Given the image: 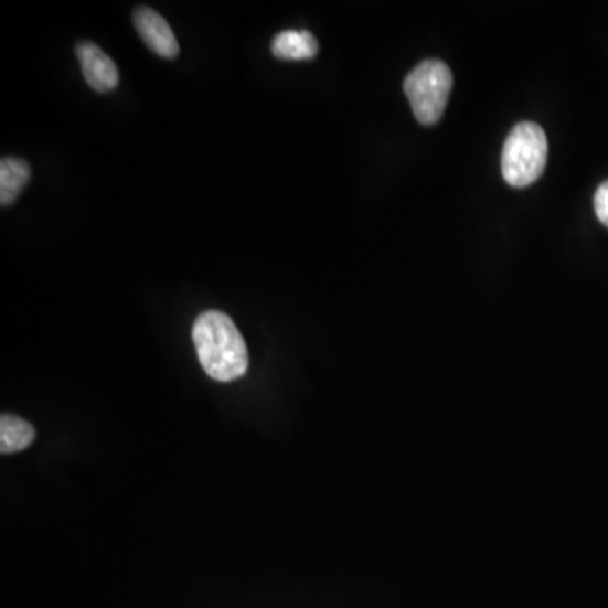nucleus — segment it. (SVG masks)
Here are the masks:
<instances>
[{
    "label": "nucleus",
    "instance_id": "nucleus-6",
    "mask_svg": "<svg viewBox=\"0 0 608 608\" xmlns=\"http://www.w3.org/2000/svg\"><path fill=\"white\" fill-rule=\"evenodd\" d=\"M270 50L278 60L305 62L317 56L320 44L310 31H282L274 38Z\"/></svg>",
    "mask_w": 608,
    "mask_h": 608
},
{
    "label": "nucleus",
    "instance_id": "nucleus-2",
    "mask_svg": "<svg viewBox=\"0 0 608 608\" xmlns=\"http://www.w3.org/2000/svg\"><path fill=\"white\" fill-rule=\"evenodd\" d=\"M547 162V139L534 122H521L505 139L502 151V174L511 186L536 183Z\"/></svg>",
    "mask_w": 608,
    "mask_h": 608
},
{
    "label": "nucleus",
    "instance_id": "nucleus-3",
    "mask_svg": "<svg viewBox=\"0 0 608 608\" xmlns=\"http://www.w3.org/2000/svg\"><path fill=\"white\" fill-rule=\"evenodd\" d=\"M454 87V75L444 62L426 60L419 63L404 82L414 117L423 126H433L444 117Z\"/></svg>",
    "mask_w": 608,
    "mask_h": 608
},
{
    "label": "nucleus",
    "instance_id": "nucleus-5",
    "mask_svg": "<svg viewBox=\"0 0 608 608\" xmlns=\"http://www.w3.org/2000/svg\"><path fill=\"white\" fill-rule=\"evenodd\" d=\"M137 33L156 54L166 60L177 58L180 44L171 25L159 12L151 8H137L134 12Z\"/></svg>",
    "mask_w": 608,
    "mask_h": 608
},
{
    "label": "nucleus",
    "instance_id": "nucleus-4",
    "mask_svg": "<svg viewBox=\"0 0 608 608\" xmlns=\"http://www.w3.org/2000/svg\"><path fill=\"white\" fill-rule=\"evenodd\" d=\"M76 56H78L85 82L95 92L105 94V92L116 90L119 85V68L116 62L102 51V47L90 41H83L76 46Z\"/></svg>",
    "mask_w": 608,
    "mask_h": 608
},
{
    "label": "nucleus",
    "instance_id": "nucleus-1",
    "mask_svg": "<svg viewBox=\"0 0 608 608\" xmlns=\"http://www.w3.org/2000/svg\"><path fill=\"white\" fill-rule=\"evenodd\" d=\"M193 342L200 364L209 377L232 382L247 372L248 352L244 337L232 318L222 311H205L196 318Z\"/></svg>",
    "mask_w": 608,
    "mask_h": 608
},
{
    "label": "nucleus",
    "instance_id": "nucleus-8",
    "mask_svg": "<svg viewBox=\"0 0 608 608\" xmlns=\"http://www.w3.org/2000/svg\"><path fill=\"white\" fill-rule=\"evenodd\" d=\"M36 429L14 414H2L0 418V454L12 455L33 445Z\"/></svg>",
    "mask_w": 608,
    "mask_h": 608
},
{
    "label": "nucleus",
    "instance_id": "nucleus-7",
    "mask_svg": "<svg viewBox=\"0 0 608 608\" xmlns=\"http://www.w3.org/2000/svg\"><path fill=\"white\" fill-rule=\"evenodd\" d=\"M31 168L24 159L4 158L0 161V203L12 205L30 183Z\"/></svg>",
    "mask_w": 608,
    "mask_h": 608
},
{
    "label": "nucleus",
    "instance_id": "nucleus-9",
    "mask_svg": "<svg viewBox=\"0 0 608 608\" xmlns=\"http://www.w3.org/2000/svg\"><path fill=\"white\" fill-rule=\"evenodd\" d=\"M594 205L598 220H600L605 227H608V181L598 186L597 193H595Z\"/></svg>",
    "mask_w": 608,
    "mask_h": 608
}]
</instances>
